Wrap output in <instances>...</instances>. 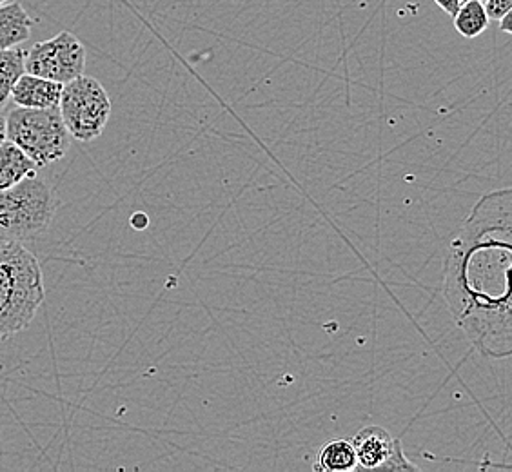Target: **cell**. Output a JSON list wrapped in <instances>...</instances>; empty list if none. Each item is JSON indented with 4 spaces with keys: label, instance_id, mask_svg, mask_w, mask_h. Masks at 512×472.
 <instances>
[{
    "label": "cell",
    "instance_id": "obj_16",
    "mask_svg": "<svg viewBox=\"0 0 512 472\" xmlns=\"http://www.w3.org/2000/svg\"><path fill=\"white\" fill-rule=\"evenodd\" d=\"M434 2H436L438 8L444 11V13H447L449 17H454L467 0H434Z\"/></svg>",
    "mask_w": 512,
    "mask_h": 472
},
{
    "label": "cell",
    "instance_id": "obj_17",
    "mask_svg": "<svg viewBox=\"0 0 512 472\" xmlns=\"http://www.w3.org/2000/svg\"><path fill=\"white\" fill-rule=\"evenodd\" d=\"M498 22H500V31L512 35V10L509 13H505L502 20H498Z\"/></svg>",
    "mask_w": 512,
    "mask_h": 472
},
{
    "label": "cell",
    "instance_id": "obj_15",
    "mask_svg": "<svg viewBox=\"0 0 512 472\" xmlns=\"http://www.w3.org/2000/svg\"><path fill=\"white\" fill-rule=\"evenodd\" d=\"M485 10L491 20H502L512 10V0H485Z\"/></svg>",
    "mask_w": 512,
    "mask_h": 472
},
{
    "label": "cell",
    "instance_id": "obj_10",
    "mask_svg": "<svg viewBox=\"0 0 512 472\" xmlns=\"http://www.w3.org/2000/svg\"><path fill=\"white\" fill-rule=\"evenodd\" d=\"M33 20L19 2L0 6V51L17 48L31 37Z\"/></svg>",
    "mask_w": 512,
    "mask_h": 472
},
{
    "label": "cell",
    "instance_id": "obj_21",
    "mask_svg": "<svg viewBox=\"0 0 512 472\" xmlns=\"http://www.w3.org/2000/svg\"><path fill=\"white\" fill-rule=\"evenodd\" d=\"M482 2H485V0H482Z\"/></svg>",
    "mask_w": 512,
    "mask_h": 472
},
{
    "label": "cell",
    "instance_id": "obj_1",
    "mask_svg": "<svg viewBox=\"0 0 512 472\" xmlns=\"http://www.w3.org/2000/svg\"><path fill=\"white\" fill-rule=\"evenodd\" d=\"M444 296L456 325L485 358L512 356V187L474 204L444 258Z\"/></svg>",
    "mask_w": 512,
    "mask_h": 472
},
{
    "label": "cell",
    "instance_id": "obj_18",
    "mask_svg": "<svg viewBox=\"0 0 512 472\" xmlns=\"http://www.w3.org/2000/svg\"><path fill=\"white\" fill-rule=\"evenodd\" d=\"M131 226L135 229H146L148 227V217L142 215V213H137L135 217L131 218Z\"/></svg>",
    "mask_w": 512,
    "mask_h": 472
},
{
    "label": "cell",
    "instance_id": "obj_7",
    "mask_svg": "<svg viewBox=\"0 0 512 472\" xmlns=\"http://www.w3.org/2000/svg\"><path fill=\"white\" fill-rule=\"evenodd\" d=\"M64 84L24 73L11 91V100L19 108H59Z\"/></svg>",
    "mask_w": 512,
    "mask_h": 472
},
{
    "label": "cell",
    "instance_id": "obj_14",
    "mask_svg": "<svg viewBox=\"0 0 512 472\" xmlns=\"http://www.w3.org/2000/svg\"><path fill=\"white\" fill-rule=\"evenodd\" d=\"M382 471H416V465L405 458L404 447L400 440L394 442L393 453L382 465Z\"/></svg>",
    "mask_w": 512,
    "mask_h": 472
},
{
    "label": "cell",
    "instance_id": "obj_12",
    "mask_svg": "<svg viewBox=\"0 0 512 472\" xmlns=\"http://www.w3.org/2000/svg\"><path fill=\"white\" fill-rule=\"evenodd\" d=\"M26 73V53L19 48L0 51V111L8 106L17 80Z\"/></svg>",
    "mask_w": 512,
    "mask_h": 472
},
{
    "label": "cell",
    "instance_id": "obj_19",
    "mask_svg": "<svg viewBox=\"0 0 512 472\" xmlns=\"http://www.w3.org/2000/svg\"><path fill=\"white\" fill-rule=\"evenodd\" d=\"M8 140V122L0 115V146Z\"/></svg>",
    "mask_w": 512,
    "mask_h": 472
},
{
    "label": "cell",
    "instance_id": "obj_5",
    "mask_svg": "<svg viewBox=\"0 0 512 472\" xmlns=\"http://www.w3.org/2000/svg\"><path fill=\"white\" fill-rule=\"evenodd\" d=\"M59 109L69 135L79 142H91L108 126L111 99L99 80L80 75L64 84Z\"/></svg>",
    "mask_w": 512,
    "mask_h": 472
},
{
    "label": "cell",
    "instance_id": "obj_13",
    "mask_svg": "<svg viewBox=\"0 0 512 472\" xmlns=\"http://www.w3.org/2000/svg\"><path fill=\"white\" fill-rule=\"evenodd\" d=\"M454 28L463 39H476L489 28L491 19L482 0H467L460 11L453 17Z\"/></svg>",
    "mask_w": 512,
    "mask_h": 472
},
{
    "label": "cell",
    "instance_id": "obj_2",
    "mask_svg": "<svg viewBox=\"0 0 512 472\" xmlns=\"http://www.w3.org/2000/svg\"><path fill=\"white\" fill-rule=\"evenodd\" d=\"M44 298L37 256L19 240L0 236V342L28 329Z\"/></svg>",
    "mask_w": 512,
    "mask_h": 472
},
{
    "label": "cell",
    "instance_id": "obj_3",
    "mask_svg": "<svg viewBox=\"0 0 512 472\" xmlns=\"http://www.w3.org/2000/svg\"><path fill=\"white\" fill-rule=\"evenodd\" d=\"M6 122L8 140L17 144L39 168H46L66 157L73 137L69 135L59 108L33 109L17 106L11 109Z\"/></svg>",
    "mask_w": 512,
    "mask_h": 472
},
{
    "label": "cell",
    "instance_id": "obj_6",
    "mask_svg": "<svg viewBox=\"0 0 512 472\" xmlns=\"http://www.w3.org/2000/svg\"><path fill=\"white\" fill-rule=\"evenodd\" d=\"M86 48L73 33L60 31L53 39L37 42L26 53V73L68 84L84 75Z\"/></svg>",
    "mask_w": 512,
    "mask_h": 472
},
{
    "label": "cell",
    "instance_id": "obj_9",
    "mask_svg": "<svg viewBox=\"0 0 512 472\" xmlns=\"http://www.w3.org/2000/svg\"><path fill=\"white\" fill-rule=\"evenodd\" d=\"M39 169V166L11 140H6L0 146V191L19 186L26 178L37 177Z\"/></svg>",
    "mask_w": 512,
    "mask_h": 472
},
{
    "label": "cell",
    "instance_id": "obj_11",
    "mask_svg": "<svg viewBox=\"0 0 512 472\" xmlns=\"http://www.w3.org/2000/svg\"><path fill=\"white\" fill-rule=\"evenodd\" d=\"M358 467L355 445L351 440H331L316 454L313 469L316 472H349Z\"/></svg>",
    "mask_w": 512,
    "mask_h": 472
},
{
    "label": "cell",
    "instance_id": "obj_20",
    "mask_svg": "<svg viewBox=\"0 0 512 472\" xmlns=\"http://www.w3.org/2000/svg\"><path fill=\"white\" fill-rule=\"evenodd\" d=\"M4 4H8V0H0V6H4Z\"/></svg>",
    "mask_w": 512,
    "mask_h": 472
},
{
    "label": "cell",
    "instance_id": "obj_8",
    "mask_svg": "<svg viewBox=\"0 0 512 472\" xmlns=\"http://www.w3.org/2000/svg\"><path fill=\"white\" fill-rule=\"evenodd\" d=\"M351 442L355 445L358 467L371 471V469H382V465L393 453L396 438H393L384 427L373 425V427L362 429Z\"/></svg>",
    "mask_w": 512,
    "mask_h": 472
},
{
    "label": "cell",
    "instance_id": "obj_4",
    "mask_svg": "<svg viewBox=\"0 0 512 472\" xmlns=\"http://www.w3.org/2000/svg\"><path fill=\"white\" fill-rule=\"evenodd\" d=\"M55 215L51 189L40 178H26L19 186L0 191V236L33 240L42 235Z\"/></svg>",
    "mask_w": 512,
    "mask_h": 472
}]
</instances>
